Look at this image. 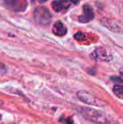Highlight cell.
Segmentation results:
<instances>
[{
	"label": "cell",
	"instance_id": "1",
	"mask_svg": "<svg viewBox=\"0 0 123 124\" xmlns=\"http://www.w3.org/2000/svg\"><path fill=\"white\" fill-rule=\"evenodd\" d=\"M79 113L86 120L97 124H117V121L111 116L99 110L80 107L78 109Z\"/></svg>",
	"mask_w": 123,
	"mask_h": 124
},
{
	"label": "cell",
	"instance_id": "2",
	"mask_svg": "<svg viewBox=\"0 0 123 124\" xmlns=\"http://www.w3.org/2000/svg\"><path fill=\"white\" fill-rule=\"evenodd\" d=\"M33 17L37 23L41 25H46L51 21L52 15L46 7L39 6L34 9Z\"/></svg>",
	"mask_w": 123,
	"mask_h": 124
},
{
	"label": "cell",
	"instance_id": "3",
	"mask_svg": "<svg viewBox=\"0 0 123 124\" xmlns=\"http://www.w3.org/2000/svg\"><path fill=\"white\" fill-rule=\"evenodd\" d=\"M78 98L83 102L89 105H94L97 107H103L107 105L105 101L97 98L92 94L86 91H79L77 92Z\"/></svg>",
	"mask_w": 123,
	"mask_h": 124
},
{
	"label": "cell",
	"instance_id": "4",
	"mask_svg": "<svg viewBox=\"0 0 123 124\" xmlns=\"http://www.w3.org/2000/svg\"><path fill=\"white\" fill-rule=\"evenodd\" d=\"M4 2L9 9L15 12L24 11L28 5L27 0H4Z\"/></svg>",
	"mask_w": 123,
	"mask_h": 124
},
{
	"label": "cell",
	"instance_id": "5",
	"mask_svg": "<svg viewBox=\"0 0 123 124\" xmlns=\"http://www.w3.org/2000/svg\"><path fill=\"white\" fill-rule=\"evenodd\" d=\"M83 9V15L79 16L78 18L79 22L81 23H86L92 20L94 17V13L91 7L88 4H84Z\"/></svg>",
	"mask_w": 123,
	"mask_h": 124
},
{
	"label": "cell",
	"instance_id": "6",
	"mask_svg": "<svg viewBox=\"0 0 123 124\" xmlns=\"http://www.w3.org/2000/svg\"><path fill=\"white\" fill-rule=\"evenodd\" d=\"M90 57L94 60H101V61H109L110 58L109 57L106 49L103 47H99L96 49L90 54Z\"/></svg>",
	"mask_w": 123,
	"mask_h": 124
},
{
	"label": "cell",
	"instance_id": "7",
	"mask_svg": "<svg viewBox=\"0 0 123 124\" xmlns=\"http://www.w3.org/2000/svg\"><path fill=\"white\" fill-rule=\"evenodd\" d=\"M70 2L69 0H54L51 3V7L56 12H61L66 11L70 7Z\"/></svg>",
	"mask_w": 123,
	"mask_h": 124
},
{
	"label": "cell",
	"instance_id": "8",
	"mask_svg": "<svg viewBox=\"0 0 123 124\" xmlns=\"http://www.w3.org/2000/svg\"><path fill=\"white\" fill-rule=\"evenodd\" d=\"M52 32L57 36H64L67 33V28L61 20H58L54 24Z\"/></svg>",
	"mask_w": 123,
	"mask_h": 124
},
{
	"label": "cell",
	"instance_id": "9",
	"mask_svg": "<svg viewBox=\"0 0 123 124\" xmlns=\"http://www.w3.org/2000/svg\"><path fill=\"white\" fill-rule=\"evenodd\" d=\"M113 93L119 99L123 100V84H116L113 87Z\"/></svg>",
	"mask_w": 123,
	"mask_h": 124
},
{
	"label": "cell",
	"instance_id": "10",
	"mask_svg": "<svg viewBox=\"0 0 123 124\" xmlns=\"http://www.w3.org/2000/svg\"><path fill=\"white\" fill-rule=\"evenodd\" d=\"M74 39H76L78 41H83L86 39V36L84 33L82 32H77L74 35Z\"/></svg>",
	"mask_w": 123,
	"mask_h": 124
},
{
	"label": "cell",
	"instance_id": "11",
	"mask_svg": "<svg viewBox=\"0 0 123 124\" xmlns=\"http://www.w3.org/2000/svg\"><path fill=\"white\" fill-rule=\"evenodd\" d=\"M7 71V68H6V66L4 64L0 62V72L1 73H5Z\"/></svg>",
	"mask_w": 123,
	"mask_h": 124
},
{
	"label": "cell",
	"instance_id": "12",
	"mask_svg": "<svg viewBox=\"0 0 123 124\" xmlns=\"http://www.w3.org/2000/svg\"><path fill=\"white\" fill-rule=\"evenodd\" d=\"M66 124H74V121L72 118H67L65 120Z\"/></svg>",
	"mask_w": 123,
	"mask_h": 124
},
{
	"label": "cell",
	"instance_id": "13",
	"mask_svg": "<svg viewBox=\"0 0 123 124\" xmlns=\"http://www.w3.org/2000/svg\"><path fill=\"white\" fill-rule=\"evenodd\" d=\"M71 3H72V4H78V1H79V0H69Z\"/></svg>",
	"mask_w": 123,
	"mask_h": 124
},
{
	"label": "cell",
	"instance_id": "14",
	"mask_svg": "<svg viewBox=\"0 0 123 124\" xmlns=\"http://www.w3.org/2000/svg\"><path fill=\"white\" fill-rule=\"evenodd\" d=\"M36 1L39 2V3H41V4H43V3H45L47 0H36Z\"/></svg>",
	"mask_w": 123,
	"mask_h": 124
},
{
	"label": "cell",
	"instance_id": "15",
	"mask_svg": "<svg viewBox=\"0 0 123 124\" xmlns=\"http://www.w3.org/2000/svg\"><path fill=\"white\" fill-rule=\"evenodd\" d=\"M3 105H4V102H3L1 100H0V107H1V106H2Z\"/></svg>",
	"mask_w": 123,
	"mask_h": 124
},
{
	"label": "cell",
	"instance_id": "16",
	"mask_svg": "<svg viewBox=\"0 0 123 124\" xmlns=\"http://www.w3.org/2000/svg\"><path fill=\"white\" fill-rule=\"evenodd\" d=\"M1 118H2V116L0 114V121H1Z\"/></svg>",
	"mask_w": 123,
	"mask_h": 124
}]
</instances>
